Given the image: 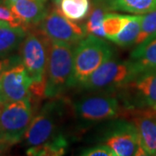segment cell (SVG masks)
<instances>
[{
	"instance_id": "1",
	"label": "cell",
	"mask_w": 156,
	"mask_h": 156,
	"mask_svg": "<svg viewBox=\"0 0 156 156\" xmlns=\"http://www.w3.org/2000/svg\"><path fill=\"white\" fill-rule=\"evenodd\" d=\"M45 97L57 98L74 87V50L72 45L50 41L45 74Z\"/></svg>"
},
{
	"instance_id": "27",
	"label": "cell",
	"mask_w": 156,
	"mask_h": 156,
	"mask_svg": "<svg viewBox=\"0 0 156 156\" xmlns=\"http://www.w3.org/2000/svg\"><path fill=\"white\" fill-rule=\"evenodd\" d=\"M17 0H2V2H3V4L6 6V7H9V6L12 5L14 2H16Z\"/></svg>"
},
{
	"instance_id": "2",
	"label": "cell",
	"mask_w": 156,
	"mask_h": 156,
	"mask_svg": "<svg viewBox=\"0 0 156 156\" xmlns=\"http://www.w3.org/2000/svg\"><path fill=\"white\" fill-rule=\"evenodd\" d=\"M112 55L111 46L103 38L89 35L82 39L74 50V87H80Z\"/></svg>"
},
{
	"instance_id": "28",
	"label": "cell",
	"mask_w": 156,
	"mask_h": 156,
	"mask_svg": "<svg viewBox=\"0 0 156 156\" xmlns=\"http://www.w3.org/2000/svg\"><path fill=\"white\" fill-rule=\"evenodd\" d=\"M5 105V103H4L2 101L0 100V113H1V111L3 110V108H4Z\"/></svg>"
},
{
	"instance_id": "21",
	"label": "cell",
	"mask_w": 156,
	"mask_h": 156,
	"mask_svg": "<svg viewBox=\"0 0 156 156\" xmlns=\"http://www.w3.org/2000/svg\"><path fill=\"white\" fill-rule=\"evenodd\" d=\"M130 18V15H122L108 12L104 16L102 21V27L104 30L106 38L109 41L114 38L128 24Z\"/></svg>"
},
{
	"instance_id": "17",
	"label": "cell",
	"mask_w": 156,
	"mask_h": 156,
	"mask_svg": "<svg viewBox=\"0 0 156 156\" xmlns=\"http://www.w3.org/2000/svg\"><path fill=\"white\" fill-rule=\"evenodd\" d=\"M109 10L146 14L156 9V0H107Z\"/></svg>"
},
{
	"instance_id": "8",
	"label": "cell",
	"mask_w": 156,
	"mask_h": 156,
	"mask_svg": "<svg viewBox=\"0 0 156 156\" xmlns=\"http://www.w3.org/2000/svg\"><path fill=\"white\" fill-rule=\"evenodd\" d=\"M37 26V30L50 41L64 43L72 46L77 44L87 34L85 27L64 17L56 5L47 12Z\"/></svg>"
},
{
	"instance_id": "4",
	"label": "cell",
	"mask_w": 156,
	"mask_h": 156,
	"mask_svg": "<svg viewBox=\"0 0 156 156\" xmlns=\"http://www.w3.org/2000/svg\"><path fill=\"white\" fill-rule=\"evenodd\" d=\"M134 78V73L129 60L108 59L92 73L81 89L99 93H111L121 90Z\"/></svg>"
},
{
	"instance_id": "14",
	"label": "cell",
	"mask_w": 156,
	"mask_h": 156,
	"mask_svg": "<svg viewBox=\"0 0 156 156\" xmlns=\"http://www.w3.org/2000/svg\"><path fill=\"white\" fill-rule=\"evenodd\" d=\"M134 77L141 73L156 69V36L137 45L128 59Z\"/></svg>"
},
{
	"instance_id": "7",
	"label": "cell",
	"mask_w": 156,
	"mask_h": 156,
	"mask_svg": "<svg viewBox=\"0 0 156 156\" xmlns=\"http://www.w3.org/2000/svg\"><path fill=\"white\" fill-rule=\"evenodd\" d=\"M50 40L37 29L26 34L20 45L21 62L33 82L45 79Z\"/></svg>"
},
{
	"instance_id": "20",
	"label": "cell",
	"mask_w": 156,
	"mask_h": 156,
	"mask_svg": "<svg viewBox=\"0 0 156 156\" xmlns=\"http://www.w3.org/2000/svg\"><path fill=\"white\" fill-rule=\"evenodd\" d=\"M140 24L141 16H131L128 24L110 41L121 47H128L134 44L140 30Z\"/></svg>"
},
{
	"instance_id": "18",
	"label": "cell",
	"mask_w": 156,
	"mask_h": 156,
	"mask_svg": "<svg viewBox=\"0 0 156 156\" xmlns=\"http://www.w3.org/2000/svg\"><path fill=\"white\" fill-rule=\"evenodd\" d=\"M56 5L64 17L76 22L83 20L91 8L90 0H59Z\"/></svg>"
},
{
	"instance_id": "29",
	"label": "cell",
	"mask_w": 156,
	"mask_h": 156,
	"mask_svg": "<svg viewBox=\"0 0 156 156\" xmlns=\"http://www.w3.org/2000/svg\"><path fill=\"white\" fill-rule=\"evenodd\" d=\"M58 1H59V0H53V2L55 3V5H56V4L58 3Z\"/></svg>"
},
{
	"instance_id": "12",
	"label": "cell",
	"mask_w": 156,
	"mask_h": 156,
	"mask_svg": "<svg viewBox=\"0 0 156 156\" xmlns=\"http://www.w3.org/2000/svg\"><path fill=\"white\" fill-rule=\"evenodd\" d=\"M126 114L136 127L146 155L156 156V108H128Z\"/></svg>"
},
{
	"instance_id": "13",
	"label": "cell",
	"mask_w": 156,
	"mask_h": 156,
	"mask_svg": "<svg viewBox=\"0 0 156 156\" xmlns=\"http://www.w3.org/2000/svg\"><path fill=\"white\" fill-rule=\"evenodd\" d=\"M8 8L27 30L31 26L38 25L48 12L43 0H17Z\"/></svg>"
},
{
	"instance_id": "24",
	"label": "cell",
	"mask_w": 156,
	"mask_h": 156,
	"mask_svg": "<svg viewBox=\"0 0 156 156\" xmlns=\"http://www.w3.org/2000/svg\"><path fill=\"white\" fill-rule=\"evenodd\" d=\"M80 155L83 156H115V154L106 144H100L92 147H88L81 151Z\"/></svg>"
},
{
	"instance_id": "30",
	"label": "cell",
	"mask_w": 156,
	"mask_h": 156,
	"mask_svg": "<svg viewBox=\"0 0 156 156\" xmlns=\"http://www.w3.org/2000/svg\"><path fill=\"white\" fill-rule=\"evenodd\" d=\"M43 1H44V2H46V0H43Z\"/></svg>"
},
{
	"instance_id": "25",
	"label": "cell",
	"mask_w": 156,
	"mask_h": 156,
	"mask_svg": "<svg viewBox=\"0 0 156 156\" xmlns=\"http://www.w3.org/2000/svg\"><path fill=\"white\" fill-rule=\"evenodd\" d=\"M20 62H21L20 56H12L9 57H1L0 58V80L2 78L3 74L9 68H11L14 64H17Z\"/></svg>"
},
{
	"instance_id": "16",
	"label": "cell",
	"mask_w": 156,
	"mask_h": 156,
	"mask_svg": "<svg viewBox=\"0 0 156 156\" xmlns=\"http://www.w3.org/2000/svg\"><path fill=\"white\" fill-rule=\"evenodd\" d=\"M108 11L109 8L107 0H93L92 9L89 13L88 21L84 26L87 34L106 38L102 27V21Z\"/></svg>"
},
{
	"instance_id": "15",
	"label": "cell",
	"mask_w": 156,
	"mask_h": 156,
	"mask_svg": "<svg viewBox=\"0 0 156 156\" xmlns=\"http://www.w3.org/2000/svg\"><path fill=\"white\" fill-rule=\"evenodd\" d=\"M27 34L23 27L0 26V58L5 57L19 47Z\"/></svg>"
},
{
	"instance_id": "5",
	"label": "cell",
	"mask_w": 156,
	"mask_h": 156,
	"mask_svg": "<svg viewBox=\"0 0 156 156\" xmlns=\"http://www.w3.org/2000/svg\"><path fill=\"white\" fill-rule=\"evenodd\" d=\"M72 106L76 116L84 122H104L126 113V108L123 109L118 99L109 93L83 96Z\"/></svg>"
},
{
	"instance_id": "9",
	"label": "cell",
	"mask_w": 156,
	"mask_h": 156,
	"mask_svg": "<svg viewBox=\"0 0 156 156\" xmlns=\"http://www.w3.org/2000/svg\"><path fill=\"white\" fill-rule=\"evenodd\" d=\"M125 108H156V69L141 73L121 89Z\"/></svg>"
},
{
	"instance_id": "10",
	"label": "cell",
	"mask_w": 156,
	"mask_h": 156,
	"mask_svg": "<svg viewBox=\"0 0 156 156\" xmlns=\"http://www.w3.org/2000/svg\"><path fill=\"white\" fill-rule=\"evenodd\" d=\"M103 142L114 151L115 156L146 155L138 131L132 122L122 120L111 124L103 136Z\"/></svg>"
},
{
	"instance_id": "11",
	"label": "cell",
	"mask_w": 156,
	"mask_h": 156,
	"mask_svg": "<svg viewBox=\"0 0 156 156\" xmlns=\"http://www.w3.org/2000/svg\"><path fill=\"white\" fill-rule=\"evenodd\" d=\"M32 82L22 62L14 64L3 74L0 80V100L6 104L27 98Z\"/></svg>"
},
{
	"instance_id": "6",
	"label": "cell",
	"mask_w": 156,
	"mask_h": 156,
	"mask_svg": "<svg viewBox=\"0 0 156 156\" xmlns=\"http://www.w3.org/2000/svg\"><path fill=\"white\" fill-rule=\"evenodd\" d=\"M33 118L30 97L6 103L0 113V137L13 145L20 142Z\"/></svg>"
},
{
	"instance_id": "22",
	"label": "cell",
	"mask_w": 156,
	"mask_h": 156,
	"mask_svg": "<svg viewBox=\"0 0 156 156\" xmlns=\"http://www.w3.org/2000/svg\"><path fill=\"white\" fill-rule=\"evenodd\" d=\"M156 36V9L141 16L140 30L134 44L139 45Z\"/></svg>"
},
{
	"instance_id": "23",
	"label": "cell",
	"mask_w": 156,
	"mask_h": 156,
	"mask_svg": "<svg viewBox=\"0 0 156 156\" xmlns=\"http://www.w3.org/2000/svg\"><path fill=\"white\" fill-rule=\"evenodd\" d=\"M0 22L6 23L12 27H23L27 30L26 27L15 15L12 13V11L8 7L0 6Z\"/></svg>"
},
{
	"instance_id": "3",
	"label": "cell",
	"mask_w": 156,
	"mask_h": 156,
	"mask_svg": "<svg viewBox=\"0 0 156 156\" xmlns=\"http://www.w3.org/2000/svg\"><path fill=\"white\" fill-rule=\"evenodd\" d=\"M64 101L60 99L45 103L32 118L23 139L28 147L43 145L62 134L59 128L64 113Z\"/></svg>"
},
{
	"instance_id": "26",
	"label": "cell",
	"mask_w": 156,
	"mask_h": 156,
	"mask_svg": "<svg viewBox=\"0 0 156 156\" xmlns=\"http://www.w3.org/2000/svg\"><path fill=\"white\" fill-rule=\"evenodd\" d=\"M12 146H13V144L11 141L0 137V155L5 154L7 152H9Z\"/></svg>"
},
{
	"instance_id": "19",
	"label": "cell",
	"mask_w": 156,
	"mask_h": 156,
	"mask_svg": "<svg viewBox=\"0 0 156 156\" xmlns=\"http://www.w3.org/2000/svg\"><path fill=\"white\" fill-rule=\"evenodd\" d=\"M68 146V139L64 134H60L43 145L29 147L26 154L32 156H61L66 153Z\"/></svg>"
}]
</instances>
